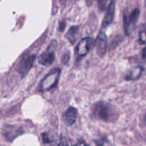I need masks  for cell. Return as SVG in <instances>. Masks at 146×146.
I'll list each match as a JSON object with an SVG mask.
<instances>
[{
  "instance_id": "obj_1",
  "label": "cell",
  "mask_w": 146,
  "mask_h": 146,
  "mask_svg": "<svg viewBox=\"0 0 146 146\" xmlns=\"http://www.w3.org/2000/svg\"><path fill=\"white\" fill-rule=\"evenodd\" d=\"M93 115L101 121H112L115 118V111L113 107L106 102H98L93 107Z\"/></svg>"
},
{
  "instance_id": "obj_2",
  "label": "cell",
  "mask_w": 146,
  "mask_h": 146,
  "mask_svg": "<svg viewBox=\"0 0 146 146\" xmlns=\"http://www.w3.org/2000/svg\"><path fill=\"white\" fill-rule=\"evenodd\" d=\"M61 70L59 68H54L51 70L40 82L38 90L40 91H48L55 88L58 84Z\"/></svg>"
},
{
  "instance_id": "obj_3",
  "label": "cell",
  "mask_w": 146,
  "mask_h": 146,
  "mask_svg": "<svg viewBox=\"0 0 146 146\" xmlns=\"http://www.w3.org/2000/svg\"><path fill=\"white\" fill-rule=\"evenodd\" d=\"M57 47V42L56 40H53L50 43L49 46L41 54L38 59V63L41 65L48 66H50L54 61L55 58V51Z\"/></svg>"
},
{
  "instance_id": "obj_4",
  "label": "cell",
  "mask_w": 146,
  "mask_h": 146,
  "mask_svg": "<svg viewBox=\"0 0 146 146\" xmlns=\"http://www.w3.org/2000/svg\"><path fill=\"white\" fill-rule=\"evenodd\" d=\"M94 41H95L92 37H86L79 41L76 47V56L77 61H80L87 55L94 44Z\"/></svg>"
},
{
  "instance_id": "obj_5",
  "label": "cell",
  "mask_w": 146,
  "mask_h": 146,
  "mask_svg": "<svg viewBox=\"0 0 146 146\" xmlns=\"http://www.w3.org/2000/svg\"><path fill=\"white\" fill-rule=\"evenodd\" d=\"M139 17L140 10L138 9H133L129 14L125 13L123 17V25L124 30L127 35H129L130 33L134 29Z\"/></svg>"
},
{
  "instance_id": "obj_6",
  "label": "cell",
  "mask_w": 146,
  "mask_h": 146,
  "mask_svg": "<svg viewBox=\"0 0 146 146\" xmlns=\"http://www.w3.org/2000/svg\"><path fill=\"white\" fill-rule=\"evenodd\" d=\"M36 55L31 54V55L28 56L27 57L24 58L21 61V62L19 64L18 68H17V71L19 74L22 77L25 76L29 71H30L33 66L34 61H35Z\"/></svg>"
},
{
  "instance_id": "obj_7",
  "label": "cell",
  "mask_w": 146,
  "mask_h": 146,
  "mask_svg": "<svg viewBox=\"0 0 146 146\" xmlns=\"http://www.w3.org/2000/svg\"><path fill=\"white\" fill-rule=\"evenodd\" d=\"M107 36L106 34L104 29H101L97 37L96 41V53L100 56H104V54L106 52L107 49Z\"/></svg>"
},
{
  "instance_id": "obj_8",
  "label": "cell",
  "mask_w": 146,
  "mask_h": 146,
  "mask_svg": "<svg viewBox=\"0 0 146 146\" xmlns=\"http://www.w3.org/2000/svg\"><path fill=\"white\" fill-rule=\"evenodd\" d=\"M115 1L116 0H111V1H110L108 9H107L105 17H104V20H103L102 29L107 28L108 26H110L113 23L114 19V14H115Z\"/></svg>"
},
{
  "instance_id": "obj_9",
  "label": "cell",
  "mask_w": 146,
  "mask_h": 146,
  "mask_svg": "<svg viewBox=\"0 0 146 146\" xmlns=\"http://www.w3.org/2000/svg\"><path fill=\"white\" fill-rule=\"evenodd\" d=\"M77 115H78V110L74 107H69L63 113L62 120L66 125L71 126L76 122Z\"/></svg>"
},
{
  "instance_id": "obj_10",
  "label": "cell",
  "mask_w": 146,
  "mask_h": 146,
  "mask_svg": "<svg viewBox=\"0 0 146 146\" xmlns=\"http://www.w3.org/2000/svg\"><path fill=\"white\" fill-rule=\"evenodd\" d=\"M21 133V129L13 125H7L3 129V135L8 141H13V140Z\"/></svg>"
},
{
  "instance_id": "obj_11",
  "label": "cell",
  "mask_w": 146,
  "mask_h": 146,
  "mask_svg": "<svg viewBox=\"0 0 146 146\" xmlns=\"http://www.w3.org/2000/svg\"><path fill=\"white\" fill-rule=\"evenodd\" d=\"M143 68L141 66H137L132 68L130 72L125 76V79L127 81H135L138 79L143 73Z\"/></svg>"
},
{
  "instance_id": "obj_12",
  "label": "cell",
  "mask_w": 146,
  "mask_h": 146,
  "mask_svg": "<svg viewBox=\"0 0 146 146\" xmlns=\"http://www.w3.org/2000/svg\"><path fill=\"white\" fill-rule=\"evenodd\" d=\"M78 29H79V27H77V26H73L70 28V29L68 30V31L67 32L66 37L67 39L71 43V44H74L76 41V40L77 39V35H78Z\"/></svg>"
},
{
  "instance_id": "obj_13",
  "label": "cell",
  "mask_w": 146,
  "mask_h": 146,
  "mask_svg": "<svg viewBox=\"0 0 146 146\" xmlns=\"http://www.w3.org/2000/svg\"><path fill=\"white\" fill-rule=\"evenodd\" d=\"M139 41L142 44H146V24H143L140 29Z\"/></svg>"
},
{
  "instance_id": "obj_14",
  "label": "cell",
  "mask_w": 146,
  "mask_h": 146,
  "mask_svg": "<svg viewBox=\"0 0 146 146\" xmlns=\"http://www.w3.org/2000/svg\"><path fill=\"white\" fill-rule=\"evenodd\" d=\"M42 140L43 142L46 144H51L52 143V138H51L49 134L48 133H43L42 134Z\"/></svg>"
},
{
  "instance_id": "obj_15",
  "label": "cell",
  "mask_w": 146,
  "mask_h": 146,
  "mask_svg": "<svg viewBox=\"0 0 146 146\" xmlns=\"http://www.w3.org/2000/svg\"><path fill=\"white\" fill-rule=\"evenodd\" d=\"M97 1L98 3V7H99L100 9L104 10L105 9L106 0H97Z\"/></svg>"
},
{
  "instance_id": "obj_16",
  "label": "cell",
  "mask_w": 146,
  "mask_h": 146,
  "mask_svg": "<svg viewBox=\"0 0 146 146\" xmlns=\"http://www.w3.org/2000/svg\"><path fill=\"white\" fill-rule=\"evenodd\" d=\"M142 58L144 60V61L146 62V47H145L142 51Z\"/></svg>"
},
{
  "instance_id": "obj_17",
  "label": "cell",
  "mask_w": 146,
  "mask_h": 146,
  "mask_svg": "<svg viewBox=\"0 0 146 146\" xmlns=\"http://www.w3.org/2000/svg\"><path fill=\"white\" fill-rule=\"evenodd\" d=\"M76 145H87L86 143L85 142H82V143H76Z\"/></svg>"
}]
</instances>
